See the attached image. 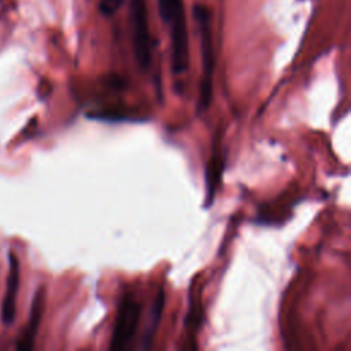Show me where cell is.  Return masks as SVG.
I'll list each match as a JSON object with an SVG mask.
<instances>
[{
  "label": "cell",
  "mask_w": 351,
  "mask_h": 351,
  "mask_svg": "<svg viewBox=\"0 0 351 351\" xmlns=\"http://www.w3.org/2000/svg\"><path fill=\"white\" fill-rule=\"evenodd\" d=\"M193 16L199 26L200 47H202V64L203 75L200 81V99L199 110L206 111L213 97V73H214V49L210 25V12L204 5L193 7Z\"/></svg>",
  "instance_id": "cell-1"
},
{
  "label": "cell",
  "mask_w": 351,
  "mask_h": 351,
  "mask_svg": "<svg viewBox=\"0 0 351 351\" xmlns=\"http://www.w3.org/2000/svg\"><path fill=\"white\" fill-rule=\"evenodd\" d=\"M140 314H141V304L137 302L134 295L130 292L123 293L119 302L115 325L111 335V341H110L111 350H121L128 347V344L130 343V340L136 333V329L140 321Z\"/></svg>",
  "instance_id": "cell-2"
},
{
  "label": "cell",
  "mask_w": 351,
  "mask_h": 351,
  "mask_svg": "<svg viewBox=\"0 0 351 351\" xmlns=\"http://www.w3.org/2000/svg\"><path fill=\"white\" fill-rule=\"evenodd\" d=\"M166 23L170 25L171 36V70L174 75L180 77L189 66V44L184 7L180 5Z\"/></svg>",
  "instance_id": "cell-3"
},
{
  "label": "cell",
  "mask_w": 351,
  "mask_h": 351,
  "mask_svg": "<svg viewBox=\"0 0 351 351\" xmlns=\"http://www.w3.org/2000/svg\"><path fill=\"white\" fill-rule=\"evenodd\" d=\"M130 12L133 22L134 55L140 67L147 70L151 64V37L145 0H130Z\"/></svg>",
  "instance_id": "cell-4"
},
{
  "label": "cell",
  "mask_w": 351,
  "mask_h": 351,
  "mask_svg": "<svg viewBox=\"0 0 351 351\" xmlns=\"http://www.w3.org/2000/svg\"><path fill=\"white\" fill-rule=\"evenodd\" d=\"M21 281V266L18 256L11 251L8 254V274L5 281V292L1 303V321L10 326L16 315V299Z\"/></svg>",
  "instance_id": "cell-5"
},
{
  "label": "cell",
  "mask_w": 351,
  "mask_h": 351,
  "mask_svg": "<svg viewBox=\"0 0 351 351\" xmlns=\"http://www.w3.org/2000/svg\"><path fill=\"white\" fill-rule=\"evenodd\" d=\"M44 306H45V287L41 285L34 292L27 325L25 326V330L18 340L16 347L19 350H30L33 347L34 339H36L40 322H41V317L44 313Z\"/></svg>",
  "instance_id": "cell-6"
},
{
  "label": "cell",
  "mask_w": 351,
  "mask_h": 351,
  "mask_svg": "<svg viewBox=\"0 0 351 351\" xmlns=\"http://www.w3.org/2000/svg\"><path fill=\"white\" fill-rule=\"evenodd\" d=\"M163 307H165V291H163V288H159L158 295L155 296V300L152 303L151 313H149V317H148V324H147V328H145V332H144V336H143V344L141 346L144 348H149L151 344H152V340L155 337L158 325L160 322Z\"/></svg>",
  "instance_id": "cell-7"
},
{
  "label": "cell",
  "mask_w": 351,
  "mask_h": 351,
  "mask_svg": "<svg viewBox=\"0 0 351 351\" xmlns=\"http://www.w3.org/2000/svg\"><path fill=\"white\" fill-rule=\"evenodd\" d=\"M221 173H222V159H221V149L219 145L215 144L213 158L210 159V163L207 166V203L211 204L214 195L217 192V185L221 180Z\"/></svg>",
  "instance_id": "cell-8"
},
{
  "label": "cell",
  "mask_w": 351,
  "mask_h": 351,
  "mask_svg": "<svg viewBox=\"0 0 351 351\" xmlns=\"http://www.w3.org/2000/svg\"><path fill=\"white\" fill-rule=\"evenodd\" d=\"M182 5L181 0H159V12L160 16L165 22L169 21V18L171 16V14L180 7Z\"/></svg>",
  "instance_id": "cell-9"
},
{
  "label": "cell",
  "mask_w": 351,
  "mask_h": 351,
  "mask_svg": "<svg viewBox=\"0 0 351 351\" xmlns=\"http://www.w3.org/2000/svg\"><path fill=\"white\" fill-rule=\"evenodd\" d=\"M121 1L122 0H100L99 1V8H100L101 14L112 15L118 10Z\"/></svg>",
  "instance_id": "cell-10"
}]
</instances>
